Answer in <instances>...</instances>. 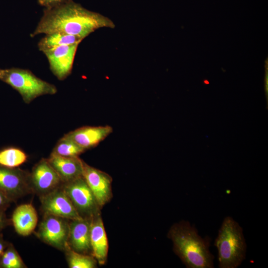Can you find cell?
<instances>
[{
	"instance_id": "cell-1",
	"label": "cell",
	"mask_w": 268,
	"mask_h": 268,
	"mask_svg": "<svg viewBox=\"0 0 268 268\" xmlns=\"http://www.w3.org/2000/svg\"><path fill=\"white\" fill-rule=\"evenodd\" d=\"M115 27L114 22L107 17L88 10L72 0H67L55 6L45 8L31 36L61 33L83 39L98 29Z\"/></svg>"
},
{
	"instance_id": "cell-2",
	"label": "cell",
	"mask_w": 268,
	"mask_h": 268,
	"mask_svg": "<svg viewBox=\"0 0 268 268\" xmlns=\"http://www.w3.org/2000/svg\"><path fill=\"white\" fill-rule=\"evenodd\" d=\"M168 236L173 242L174 252L187 268L214 267V256L209 249L210 238L200 236L188 221L174 224Z\"/></svg>"
},
{
	"instance_id": "cell-3",
	"label": "cell",
	"mask_w": 268,
	"mask_h": 268,
	"mask_svg": "<svg viewBox=\"0 0 268 268\" xmlns=\"http://www.w3.org/2000/svg\"><path fill=\"white\" fill-rule=\"evenodd\" d=\"M214 245L220 268H236L245 259L247 245L242 228L230 216L224 219Z\"/></svg>"
},
{
	"instance_id": "cell-4",
	"label": "cell",
	"mask_w": 268,
	"mask_h": 268,
	"mask_svg": "<svg viewBox=\"0 0 268 268\" xmlns=\"http://www.w3.org/2000/svg\"><path fill=\"white\" fill-rule=\"evenodd\" d=\"M0 79L16 90L26 103H30L40 96L53 95L57 92L54 85L43 80L26 69H1Z\"/></svg>"
},
{
	"instance_id": "cell-5",
	"label": "cell",
	"mask_w": 268,
	"mask_h": 268,
	"mask_svg": "<svg viewBox=\"0 0 268 268\" xmlns=\"http://www.w3.org/2000/svg\"><path fill=\"white\" fill-rule=\"evenodd\" d=\"M62 188L82 218L90 220L100 214L101 208L83 176L64 183Z\"/></svg>"
},
{
	"instance_id": "cell-6",
	"label": "cell",
	"mask_w": 268,
	"mask_h": 268,
	"mask_svg": "<svg viewBox=\"0 0 268 268\" xmlns=\"http://www.w3.org/2000/svg\"><path fill=\"white\" fill-rule=\"evenodd\" d=\"M68 220L59 216L45 214L36 235L46 244L64 251L68 245L69 229Z\"/></svg>"
},
{
	"instance_id": "cell-7",
	"label": "cell",
	"mask_w": 268,
	"mask_h": 268,
	"mask_svg": "<svg viewBox=\"0 0 268 268\" xmlns=\"http://www.w3.org/2000/svg\"><path fill=\"white\" fill-rule=\"evenodd\" d=\"M0 190L12 201L33 192L29 175L17 168L0 165Z\"/></svg>"
},
{
	"instance_id": "cell-8",
	"label": "cell",
	"mask_w": 268,
	"mask_h": 268,
	"mask_svg": "<svg viewBox=\"0 0 268 268\" xmlns=\"http://www.w3.org/2000/svg\"><path fill=\"white\" fill-rule=\"evenodd\" d=\"M29 180L32 191L40 197L61 187L64 184L47 159L44 158L33 167Z\"/></svg>"
},
{
	"instance_id": "cell-9",
	"label": "cell",
	"mask_w": 268,
	"mask_h": 268,
	"mask_svg": "<svg viewBox=\"0 0 268 268\" xmlns=\"http://www.w3.org/2000/svg\"><path fill=\"white\" fill-rule=\"evenodd\" d=\"M45 214L68 220L82 218L78 214L62 186L40 197Z\"/></svg>"
},
{
	"instance_id": "cell-10",
	"label": "cell",
	"mask_w": 268,
	"mask_h": 268,
	"mask_svg": "<svg viewBox=\"0 0 268 268\" xmlns=\"http://www.w3.org/2000/svg\"><path fill=\"white\" fill-rule=\"evenodd\" d=\"M82 176L102 207L112 197L111 177L82 161Z\"/></svg>"
},
{
	"instance_id": "cell-11",
	"label": "cell",
	"mask_w": 268,
	"mask_h": 268,
	"mask_svg": "<svg viewBox=\"0 0 268 268\" xmlns=\"http://www.w3.org/2000/svg\"><path fill=\"white\" fill-rule=\"evenodd\" d=\"M78 45L61 46L43 52L48 60L51 70L58 79L64 80L71 73Z\"/></svg>"
},
{
	"instance_id": "cell-12",
	"label": "cell",
	"mask_w": 268,
	"mask_h": 268,
	"mask_svg": "<svg viewBox=\"0 0 268 268\" xmlns=\"http://www.w3.org/2000/svg\"><path fill=\"white\" fill-rule=\"evenodd\" d=\"M113 131L109 125L82 127L64 135L85 150L93 148L104 140Z\"/></svg>"
},
{
	"instance_id": "cell-13",
	"label": "cell",
	"mask_w": 268,
	"mask_h": 268,
	"mask_svg": "<svg viewBox=\"0 0 268 268\" xmlns=\"http://www.w3.org/2000/svg\"><path fill=\"white\" fill-rule=\"evenodd\" d=\"M69 220L68 238L69 246L79 253H91L90 220L85 218Z\"/></svg>"
},
{
	"instance_id": "cell-14",
	"label": "cell",
	"mask_w": 268,
	"mask_h": 268,
	"mask_svg": "<svg viewBox=\"0 0 268 268\" xmlns=\"http://www.w3.org/2000/svg\"><path fill=\"white\" fill-rule=\"evenodd\" d=\"M91 255L100 265H104L108 252V242L103 220L100 214L90 219Z\"/></svg>"
},
{
	"instance_id": "cell-15",
	"label": "cell",
	"mask_w": 268,
	"mask_h": 268,
	"mask_svg": "<svg viewBox=\"0 0 268 268\" xmlns=\"http://www.w3.org/2000/svg\"><path fill=\"white\" fill-rule=\"evenodd\" d=\"M64 183L82 176V160L77 157H64L51 153L47 159Z\"/></svg>"
},
{
	"instance_id": "cell-16",
	"label": "cell",
	"mask_w": 268,
	"mask_h": 268,
	"mask_svg": "<svg viewBox=\"0 0 268 268\" xmlns=\"http://www.w3.org/2000/svg\"><path fill=\"white\" fill-rule=\"evenodd\" d=\"M11 220L16 232L26 236L31 234L36 228L38 215L32 204H23L15 209Z\"/></svg>"
},
{
	"instance_id": "cell-17",
	"label": "cell",
	"mask_w": 268,
	"mask_h": 268,
	"mask_svg": "<svg viewBox=\"0 0 268 268\" xmlns=\"http://www.w3.org/2000/svg\"><path fill=\"white\" fill-rule=\"evenodd\" d=\"M82 39L71 35L61 33H53L46 34L38 44V48L42 52L45 50L55 47L79 44Z\"/></svg>"
},
{
	"instance_id": "cell-18",
	"label": "cell",
	"mask_w": 268,
	"mask_h": 268,
	"mask_svg": "<svg viewBox=\"0 0 268 268\" xmlns=\"http://www.w3.org/2000/svg\"><path fill=\"white\" fill-rule=\"evenodd\" d=\"M70 268H95L97 261L92 255L76 252L67 246L64 250Z\"/></svg>"
},
{
	"instance_id": "cell-19",
	"label": "cell",
	"mask_w": 268,
	"mask_h": 268,
	"mask_svg": "<svg viewBox=\"0 0 268 268\" xmlns=\"http://www.w3.org/2000/svg\"><path fill=\"white\" fill-rule=\"evenodd\" d=\"M27 160L26 154L21 150L9 147L0 151V165L8 168H17Z\"/></svg>"
},
{
	"instance_id": "cell-20",
	"label": "cell",
	"mask_w": 268,
	"mask_h": 268,
	"mask_svg": "<svg viewBox=\"0 0 268 268\" xmlns=\"http://www.w3.org/2000/svg\"><path fill=\"white\" fill-rule=\"evenodd\" d=\"M86 150L64 136L57 143L51 153L64 157H77Z\"/></svg>"
},
{
	"instance_id": "cell-21",
	"label": "cell",
	"mask_w": 268,
	"mask_h": 268,
	"mask_svg": "<svg viewBox=\"0 0 268 268\" xmlns=\"http://www.w3.org/2000/svg\"><path fill=\"white\" fill-rule=\"evenodd\" d=\"M20 256L11 243L7 247L0 258V268H25Z\"/></svg>"
},
{
	"instance_id": "cell-22",
	"label": "cell",
	"mask_w": 268,
	"mask_h": 268,
	"mask_svg": "<svg viewBox=\"0 0 268 268\" xmlns=\"http://www.w3.org/2000/svg\"><path fill=\"white\" fill-rule=\"evenodd\" d=\"M67 0H38V3L46 8H51L60 4Z\"/></svg>"
},
{
	"instance_id": "cell-23",
	"label": "cell",
	"mask_w": 268,
	"mask_h": 268,
	"mask_svg": "<svg viewBox=\"0 0 268 268\" xmlns=\"http://www.w3.org/2000/svg\"><path fill=\"white\" fill-rule=\"evenodd\" d=\"M11 202L12 201L0 190V209L5 210Z\"/></svg>"
},
{
	"instance_id": "cell-24",
	"label": "cell",
	"mask_w": 268,
	"mask_h": 268,
	"mask_svg": "<svg viewBox=\"0 0 268 268\" xmlns=\"http://www.w3.org/2000/svg\"><path fill=\"white\" fill-rule=\"evenodd\" d=\"M5 210L0 209V234L2 229L9 223V220L6 218Z\"/></svg>"
},
{
	"instance_id": "cell-25",
	"label": "cell",
	"mask_w": 268,
	"mask_h": 268,
	"mask_svg": "<svg viewBox=\"0 0 268 268\" xmlns=\"http://www.w3.org/2000/svg\"><path fill=\"white\" fill-rule=\"evenodd\" d=\"M9 243L5 241L1 234H0V258L7 247Z\"/></svg>"
},
{
	"instance_id": "cell-26",
	"label": "cell",
	"mask_w": 268,
	"mask_h": 268,
	"mask_svg": "<svg viewBox=\"0 0 268 268\" xmlns=\"http://www.w3.org/2000/svg\"><path fill=\"white\" fill-rule=\"evenodd\" d=\"M265 90H266V93H267V95H268V70H267V72L266 73V76H265Z\"/></svg>"
},
{
	"instance_id": "cell-27",
	"label": "cell",
	"mask_w": 268,
	"mask_h": 268,
	"mask_svg": "<svg viewBox=\"0 0 268 268\" xmlns=\"http://www.w3.org/2000/svg\"><path fill=\"white\" fill-rule=\"evenodd\" d=\"M0 70H1V68H0Z\"/></svg>"
}]
</instances>
